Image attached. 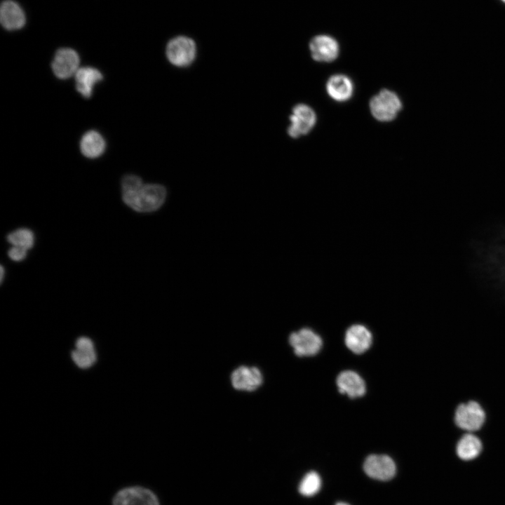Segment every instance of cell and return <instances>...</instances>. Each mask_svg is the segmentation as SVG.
Wrapping results in <instances>:
<instances>
[{
	"instance_id": "obj_1",
	"label": "cell",
	"mask_w": 505,
	"mask_h": 505,
	"mask_svg": "<svg viewBox=\"0 0 505 505\" xmlns=\"http://www.w3.org/2000/svg\"><path fill=\"white\" fill-rule=\"evenodd\" d=\"M123 202L134 210L150 213L160 208L165 202L167 191L158 184H144L135 175H126L121 181Z\"/></svg>"
},
{
	"instance_id": "obj_2",
	"label": "cell",
	"mask_w": 505,
	"mask_h": 505,
	"mask_svg": "<svg viewBox=\"0 0 505 505\" xmlns=\"http://www.w3.org/2000/svg\"><path fill=\"white\" fill-rule=\"evenodd\" d=\"M166 54L168 61L178 67L189 65L196 55L194 41L186 36H177L171 39L166 45Z\"/></svg>"
},
{
	"instance_id": "obj_3",
	"label": "cell",
	"mask_w": 505,
	"mask_h": 505,
	"mask_svg": "<svg viewBox=\"0 0 505 505\" xmlns=\"http://www.w3.org/2000/svg\"><path fill=\"white\" fill-rule=\"evenodd\" d=\"M402 107L398 97L389 90H382L372 97L370 108L373 116L380 121H389L397 116Z\"/></svg>"
},
{
	"instance_id": "obj_4",
	"label": "cell",
	"mask_w": 505,
	"mask_h": 505,
	"mask_svg": "<svg viewBox=\"0 0 505 505\" xmlns=\"http://www.w3.org/2000/svg\"><path fill=\"white\" fill-rule=\"evenodd\" d=\"M289 342L298 356H310L318 353L322 346L321 337L309 328L292 332Z\"/></svg>"
},
{
	"instance_id": "obj_5",
	"label": "cell",
	"mask_w": 505,
	"mask_h": 505,
	"mask_svg": "<svg viewBox=\"0 0 505 505\" xmlns=\"http://www.w3.org/2000/svg\"><path fill=\"white\" fill-rule=\"evenodd\" d=\"M363 470L370 478L387 481L395 476L396 466L394 461L388 455L370 454L364 462Z\"/></svg>"
},
{
	"instance_id": "obj_6",
	"label": "cell",
	"mask_w": 505,
	"mask_h": 505,
	"mask_svg": "<svg viewBox=\"0 0 505 505\" xmlns=\"http://www.w3.org/2000/svg\"><path fill=\"white\" fill-rule=\"evenodd\" d=\"M485 418V415L481 406L476 402L470 401L459 405L455 412L454 420L459 428L473 431L483 426Z\"/></svg>"
},
{
	"instance_id": "obj_7",
	"label": "cell",
	"mask_w": 505,
	"mask_h": 505,
	"mask_svg": "<svg viewBox=\"0 0 505 505\" xmlns=\"http://www.w3.org/2000/svg\"><path fill=\"white\" fill-rule=\"evenodd\" d=\"M79 65V56L73 49L62 48L57 50L51 63L53 74L60 79L75 75Z\"/></svg>"
},
{
	"instance_id": "obj_8",
	"label": "cell",
	"mask_w": 505,
	"mask_h": 505,
	"mask_svg": "<svg viewBox=\"0 0 505 505\" xmlns=\"http://www.w3.org/2000/svg\"><path fill=\"white\" fill-rule=\"evenodd\" d=\"M113 505H159V502L150 490L134 486L119 490L114 497Z\"/></svg>"
},
{
	"instance_id": "obj_9",
	"label": "cell",
	"mask_w": 505,
	"mask_h": 505,
	"mask_svg": "<svg viewBox=\"0 0 505 505\" xmlns=\"http://www.w3.org/2000/svg\"><path fill=\"white\" fill-rule=\"evenodd\" d=\"M290 120L288 133L290 137L297 138L311 130L316 122V115L311 107L301 104L292 109Z\"/></svg>"
},
{
	"instance_id": "obj_10",
	"label": "cell",
	"mask_w": 505,
	"mask_h": 505,
	"mask_svg": "<svg viewBox=\"0 0 505 505\" xmlns=\"http://www.w3.org/2000/svg\"><path fill=\"white\" fill-rule=\"evenodd\" d=\"M231 381L234 388L237 390L252 391L260 386L263 377L256 367L241 366L232 372Z\"/></svg>"
},
{
	"instance_id": "obj_11",
	"label": "cell",
	"mask_w": 505,
	"mask_h": 505,
	"mask_svg": "<svg viewBox=\"0 0 505 505\" xmlns=\"http://www.w3.org/2000/svg\"><path fill=\"white\" fill-rule=\"evenodd\" d=\"M311 54L318 62H332L339 53V46L335 39L328 35L314 36L309 43Z\"/></svg>"
},
{
	"instance_id": "obj_12",
	"label": "cell",
	"mask_w": 505,
	"mask_h": 505,
	"mask_svg": "<svg viewBox=\"0 0 505 505\" xmlns=\"http://www.w3.org/2000/svg\"><path fill=\"white\" fill-rule=\"evenodd\" d=\"M372 338L370 330L365 326L356 324L348 328L344 341L346 346L352 352L361 354L370 348Z\"/></svg>"
},
{
	"instance_id": "obj_13",
	"label": "cell",
	"mask_w": 505,
	"mask_h": 505,
	"mask_svg": "<svg viewBox=\"0 0 505 505\" xmlns=\"http://www.w3.org/2000/svg\"><path fill=\"white\" fill-rule=\"evenodd\" d=\"M0 21L1 25L8 30L19 29L25 24V15L16 2L6 0L1 5Z\"/></svg>"
},
{
	"instance_id": "obj_14",
	"label": "cell",
	"mask_w": 505,
	"mask_h": 505,
	"mask_svg": "<svg viewBox=\"0 0 505 505\" xmlns=\"http://www.w3.org/2000/svg\"><path fill=\"white\" fill-rule=\"evenodd\" d=\"M76 89L85 98H89L96 83L102 80V73L96 68H79L75 74Z\"/></svg>"
},
{
	"instance_id": "obj_15",
	"label": "cell",
	"mask_w": 505,
	"mask_h": 505,
	"mask_svg": "<svg viewBox=\"0 0 505 505\" xmlns=\"http://www.w3.org/2000/svg\"><path fill=\"white\" fill-rule=\"evenodd\" d=\"M339 391L345 393L350 398L361 397L365 393V384L356 372L346 370L341 372L337 379Z\"/></svg>"
},
{
	"instance_id": "obj_16",
	"label": "cell",
	"mask_w": 505,
	"mask_h": 505,
	"mask_svg": "<svg viewBox=\"0 0 505 505\" xmlns=\"http://www.w3.org/2000/svg\"><path fill=\"white\" fill-rule=\"evenodd\" d=\"M76 349L72 352V359L81 368L90 367L96 361V354L92 340L86 337H79Z\"/></svg>"
},
{
	"instance_id": "obj_17",
	"label": "cell",
	"mask_w": 505,
	"mask_h": 505,
	"mask_svg": "<svg viewBox=\"0 0 505 505\" xmlns=\"http://www.w3.org/2000/svg\"><path fill=\"white\" fill-rule=\"evenodd\" d=\"M106 142L102 135L96 130H89L82 136L80 141L81 153L87 158L95 159L105 152Z\"/></svg>"
},
{
	"instance_id": "obj_18",
	"label": "cell",
	"mask_w": 505,
	"mask_h": 505,
	"mask_svg": "<svg viewBox=\"0 0 505 505\" xmlns=\"http://www.w3.org/2000/svg\"><path fill=\"white\" fill-rule=\"evenodd\" d=\"M326 88L330 96L337 101L349 100L353 93L351 80L342 74L331 76L327 82Z\"/></svg>"
},
{
	"instance_id": "obj_19",
	"label": "cell",
	"mask_w": 505,
	"mask_h": 505,
	"mask_svg": "<svg viewBox=\"0 0 505 505\" xmlns=\"http://www.w3.org/2000/svg\"><path fill=\"white\" fill-rule=\"evenodd\" d=\"M481 450V441L477 436L471 433L462 436L456 447L458 457L463 460L475 459Z\"/></svg>"
},
{
	"instance_id": "obj_20",
	"label": "cell",
	"mask_w": 505,
	"mask_h": 505,
	"mask_svg": "<svg viewBox=\"0 0 505 505\" xmlns=\"http://www.w3.org/2000/svg\"><path fill=\"white\" fill-rule=\"evenodd\" d=\"M321 487V478L319 474L311 471L306 473L298 486L299 492L304 497H312L317 494Z\"/></svg>"
},
{
	"instance_id": "obj_21",
	"label": "cell",
	"mask_w": 505,
	"mask_h": 505,
	"mask_svg": "<svg viewBox=\"0 0 505 505\" xmlns=\"http://www.w3.org/2000/svg\"><path fill=\"white\" fill-rule=\"evenodd\" d=\"M8 241L13 246L29 249L34 243V233L28 229L21 228L11 232L7 236Z\"/></svg>"
},
{
	"instance_id": "obj_22",
	"label": "cell",
	"mask_w": 505,
	"mask_h": 505,
	"mask_svg": "<svg viewBox=\"0 0 505 505\" xmlns=\"http://www.w3.org/2000/svg\"><path fill=\"white\" fill-rule=\"evenodd\" d=\"M27 251V249L25 248L13 245L8 250V255L12 260L19 262L26 257Z\"/></svg>"
},
{
	"instance_id": "obj_23",
	"label": "cell",
	"mask_w": 505,
	"mask_h": 505,
	"mask_svg": "<svg viewBox=\"0 0 505 505\" xmlns=\"http://www.w3.org/2000/svg\"><path fill=\"white\" fill-rule=\"evenodd\" d=\"M4 274V267H1V282L3 281Z\"/></svg>"
},
{
	"instance_id": "obj_24",
	"label": "cell",
	"mask_w": 505,
	"mask_h": 505,
	"mask_svg": "<svg viewBox=\"0 0 505 505\" xmlns=\"http://www.w3.org/2000/svg\"><path fill=\"white\" fill-rule=\"evenodd\" d=\"M335 505H350V504H349L346 502L339 501V502L336 503Z\"/></svg>"
},
{
	"instance_id": "obj_25",
	"label": "cell",
	"mask_w": 505,
	"mask_h": 505,
	"mask_svg": "<svg viewBox=\"0 0 505 505\" xmlns=\"http://www.w3.org/2000/svg\"><path fill=\"white\" fill-rule=\"evenodd\" d=\"M501 1H504V2L505 3V0H501Z\"/></svg>"
}]
</instances>
